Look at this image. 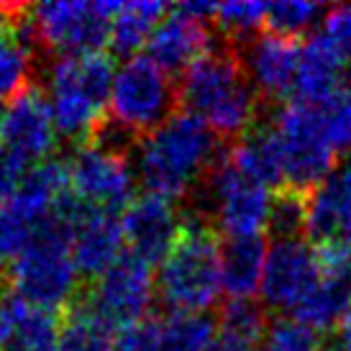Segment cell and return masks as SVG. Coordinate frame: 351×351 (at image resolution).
Segmentation results:
<instances>
[{
	"instance_id": "44dd1931",
	"label": "cell",
	"mask_w": 351,
	"mask_h": 351,
	"mask_svg": "<svg viewBox=\"0 0 351 351\" xmlns=\"http://www.w3.org/2000/svg\"><path fill=\"white\" fill-rule=\"evenodd\" d=\"M228 152H231L234 165L249 177H254L256 182L272 185L277 190L285 187L282 152H280V138L272 123L252 126L234 147H228Z\"/></svg>"
},
{
	"instance_id": "4316f807",
	"label": "cell",
	"mask_w": 351,
	"mask_h": 351,
	"mask_svg": "<svg viewBox=\"0 0 351 351\" xmlns=\"http://www.w3.org/2000/svg\"><path fill=\"white\" fill-rule=\"evenodd\" d=\"M318 113L323 136L328 138L336 154L351 152V88H341L331 98L311 103Z\"/></svg>"
},
{
	"instance_id": "484cf974",
	"label": "cell",
	"mask_w": 351,
	"mask_h": 351,
	"mask_svg": "<svg viewBox=\"0 0 351 351\" xmlns=\"http://www.w3.org/2000/svg\"><path fill=\"white\" fill-rule=\"evenodd\" d=\"M267 10L269 5L264 3H254V0H244V3H221L215 8V26L221 31L223 41L241 47L254 31H259L267 26Z\"/></svg>"
},
{
	"instance_id": "6da1fadb",
	"label": "cell",
	"mask_w": 351,
	"mask_h": 351,
	"mask_svg": "<svg viewBox=\"0 0 351 351\" xmlns=\"http://www.w3.org/2000/svg\"><path fill=\"white\" fill-rule=\"evenodd\" d=\"M180 106L193 113L218 138L244 136L259 116V93L254 90L241 47L221 41L193 62L182 75Z\"/></svg>"
},
{
	"instance_id": "277c9868",
	"label": "cell",
	"mask_w": 351,
	"mask_h": 351,
	"mask_svg": "<svg viewBox=\"0 0 351 351\" xmlns=\"http://www.w3.org/2000/svg\"><path fill=\"white\" fill-rule=\"evenodd\" d=\"M113 77V62L103 51L54 59L47 82L57 134L80 147L93 144L108 121Z\"/></svg>"
},
{
	"instance_id": "3957f363",
	"label": "cell",
	"mask_w": 351,
	"mask_h": 351,
	"mask_svg": "<svg viewBox=\"0 0 351 351\" xmlns=\"http://www.w3.org/2000/svg\"><path fill=\"white\" fill-rule=\"evenodd\" d=\"M72 223L75 218L62 205H54L36 234L8 269L0 272L10 293L47 311H67L77 300L80 269L72 256Z\"/></svg>"
},
{
	"instance_id": "ffe728a7",
	"label": "cell",
	"mask_w": 351,
	"mask_h": 351,
	"mask_svg": "<svg viewBox=\"0 0 351 351\" xmlns=\"http://www.w3.org/2000/svg\"><path fill=\"white\" fill-rule=\"evenodd\" d=\"M267 254L262 236H239L221 244L223 290L231 300H254L256 290H262Z\"/></svg>"
},
{
	"instance_id": "4dcf8cb0",
	"label": "cell",
	"mask_w": 351,
	"mask_h": 351,
	"mask_svg": "<svg viewBox=\"0 0 351 351\" xmlns=\"http://www.w3.org/2000/svg\"><path fill=\"white\" fill-rule=\"evenodd\" d=\"M321 339L318 331H313L311 326L300 323L298 318H277L267 328L264 341L259 351H318Z\"/></svg>"
},
{
	"instance_id": "d6a6232c",
	"label": "cell",
	"mask_w": 351,
	"mask_h": 351,
	"mask_svg": "<svg viewBox=\"0 0 351 351\" xmlns=\"http://www.w3.org/2000/svg\"><path fill=\"white\" fill-rule=\"evenodd\" d=\"M29 162L0 144V205L8 203L29 177Z\"/></svg>"
},
{
	"instance_id": "603a6c76",
	"label": "cell",
	"mask_w": 351,
	"mask_h": 351,
	"mask_svg": "<svg viewBox=\"0 0 351 351\" xmlns=\"http://www.w3.org/2000/svg\"><path fill=\"white\" fill-rule=\"evenodd\" d=\"M116 328L90 311L82 298L62 311V341L59 351H113Z\"/></svg>"
},
{
	"instance_id": "d590c367",
	"label": "cell",
	"mask_w": 351,
	"mask_h": 351,
	"mask_svg": "<svg viewBox=\"0 0 351 351\" xmlns=\"http://www.w3.org/2000/svg\"><path fill=\"white\" fill-rule=\"evenodd\" d=\"M339 351H351V311L339 323Z\"/></svg>"
},
{
	"instance_id": "5bb4252c",
	"label": "cell",
	"mask_w": 351,
	"mask_h": 351,
	"mask_svg": "<svg viewBox=\"0 0 351 351\" xmlns=\"http://www.w3.org/2000/svg\"><path fill=\"white\" fill-rule=\"evenodd\" d=\"M128 252L147 264L165 262L175 241L182 234V221L172 200L159 195H141L123 208L121 215Z\"/></svg>"
},
{
	"instance_id": "7c38bea8",
	"label": "cell",
	"mask_w": 351,
	"mask_h": 351,
	"mask_svg": "<svg viewBox=\"0 0 351 351\" xmlns=\"http://www.w3.org/2000/svg\"><path fill=\"white\" fill-rule=\"evenodd\" d=\"M321 280L295 311L298 321L313 331H328L351 311V249L339 244L315 246Z\"/></svg>"
},
{
	"instance_id": "5b68a950",
	"label": "cell",
	"mask_w": 351,
	"mask_h": 351,
	"mask_svg": "<svg viewBox=\"0 0 351 351\" xmlns=\"http://www.w3.org/2000/svg\"><path fill=\"white\" fill-rule=\"evenodd\" d=\"M223 290L221 236L213 226L187 215L182 234L156 274V293L175 313H203Z\"/></svg>"
},
{
	"instance_id": "ba28073f",
	"label": "cell",
	"mask_w": 351,
	"mask_h": 351,
	"mask_svg": "<svg viewBox=\"0 0 351 351\" xmlns=\"http://www.w3.org/2000/svg\"><path fill=\"white\" fill-rule=\"evenodd\" d=\"M282 152L285 187L313 195L336 169V152L323 136L318 113L311 103H285L272 121Z\"/></svg>"
},
{
	"instance_id": "f1b7e54d",
	"label": "cell",
	"mask_w": 351,
	"mask_h": 351,
	"mask_svg": "<svg viewBox=\"0 0 351 351\" xmlns=\"http://www.w3.org/2000/svg\"><path fill=\"white\" fill-rule=\"evenodd\" d=\"M36 228L39 226L31 223L29 218H23L13 205H0V272L8 269L10 264L26 252Z\"/></svg>"
},
{
	"instance_id": "2e32d148",
	"label": "cell",
	"mask_w": 351,
	"mask_h": 351,
	"mask_svg": "<svg viewBox=\"0 0 351 351\" xmlns=\"http://www.w3.org/2000/svg\"><path fill=\"white\" fill-rule=\"evenodd\" d=\"M123 244L126 239L118 213L82 205L72 223V256L82 277L98 280L100 274L108 272L123 256Z\"/></svg>"
},
{
	"instance_id": "52a82bcc",
	"label": "cell",
	"mask_w": 351,
	"mask_h": 351,
	"mask_svg": "<svg viewBox=\"0 0 351 351\" xmlns=\"http://www.w3.org/2000/svg\"><path fill=\"white\" fill-rule=\"evenodd\" d=\"M123 3H39L29 10V31L36 51L57 57L95 54L110 41L113 19Z\"/></svg>"
},
{
	"instance_id": "cb8c5ba5",
	"label": "cell",
	"mask_w": 351,
	"mask_h": 351,
	"mask_svg": "<svg viewBox=\"0 0 351 351\" xmlns=\"http://www.w3.org/2000/svg\"><path fill=\"white\" fill-rule=\"evenodd\" d=\"M215 341V321L203 313H169L162 318L165 351H210Z\"/></svg>"
},
{
	"instance_id": "8992f818",
	"label": "cell",
	"mask_w": 351,
	"mask_h": 351,
	"mask_svg": "<svg viewBox=\"0 0 351 351\" xmlns=\"http://www.w3.org/2000/svg\"><path fill=\"white\" fill-rule=\"evenodd\" d=\"M180 106V88L165 69L149 57L126 59L113 77L108 121L141 141L175 116Z\"/></svg>"
},
{
	"instance_id": "e0dca14e",
	"label": "cell",
	"mask_w": 351,
	"mask_h": 351,
	"mask_svg": "<svg viewBox=\"0 0 351 351\" xmlns=\"http://www.w3.org/2000/svg\"><path fill=\"white\" fill-rule=\"evenodd\" d=\"M213 34L205 21H197L182 10L172 8V13L156 23L149 39V59L167 75H185L187 67L210 51Z\"/></svg>"
},
{
	"instance_id": "4fadbf2b",
	"label": "cell",
	"mask_w": 351,
	"mask_h": 351,
	"mask_svg": "<svg viewBox=\"0 0 351 351\" xmlns=\"http://www.w3.org/2000/svg\"><path fill=\"white\" fill-rule=\"evenodd\" d=\"M0 144L26 162L47 159L57 144V126L49 100L39 85L0 108Z\"/></svg>"
},
{
	"instance_id": "9c48e42d",
	"label": "cell",
	"mask_w": 351,
	"mask_h": 351,
	"mask_svg": "<svg viewBox=\"0 0 351 351\" xmlns=\"http://www.w3.org/2000/svg\"><path fill=\"white\" fill-rule=\"evenodd\" d=\"M152 295H154L152 264L126 252L108 272L93 280L88 293L82 295V302L108 326L123 331L128 326L144 321Z\"/></svg>"
},
{
	"instance_id": "e575fe53",
	"label": "cell",
	"mask_w": 351,
	"mask_h": 351,
	"mask_svg": "<svg viewBox=\"0 0 351 351\" xmlns=\"http://www.w3.org/2000/svg\"><path fill=\"white\" fill-rule=\"evenodd\" d=\"M262 343H254L249 339H241V336H234V333H215V341L210 346V351H259Z\"/></svg>"
},
{
	"instance_id": "9a60e30c",
	"label": "cell",
	"mask_w": 351,
	"mask_h": 351,
	"mask_svg": "<svg viewBox=\"0 0 351 351\" xmlns=\"http://www.w3.org/2000/svg\"><path fill=\"white\" fill-rule=\"evenodd\" d=\"M300 39L280 36L272 31H262L244 54V64L249 72L254 90L262 100H282L295 90L298 67H300Z\"/></svg>"
},
{
	"instance_id": "7a4b0ae2",
	"label": "cell",
	"mask_w": 351,
	"mask_h": 351,
	"mask_svg": "<svg viewBox=\"0 0 351 351\" xmlns=\"http://www.w3.org/2000/svg\"><path fill=\"white\" fill-rule=\"evenodd\" d=\"M223 149V138L215 136L200 118L177 110L136 144V175L149 195L182 200L200 187Z\"/></svg>"
},
{
	"instance_id": "ac0fdd59",
	"label": "cell",
	"mask_w": 351,
	"mask_h": 351,
	"mask_svg": "<svg viewBox=\"0 0 351 351\" xmlns=\"http://www.w3.org/2000/svg\"><path fill=\"white\" fill-rule=\"evenodd\" d=\"M308 236L315 246L339 244L351 249V162L336 167L308 197Z\"/></svg>"
},
{
	"instance_id": "1f68e13d",
	"label": "cell",
	"mask_w": 351,
	"mask_h": 351,
	"mask_svg": "<svg viewBox=\"0 0 351 351\" xmlns=\"http://www.w3.org/2000/svg\"><path fill=\"white\" fill-rule=\"evenodd\" d=\"M113 351H165L162 346V318H144L116 333Z\"/></svg>"
},
{
	"instance_id": "7402d4cb",
	"label": "cell",
	"mask_w": 351,
	"mask_h": 351,
	"mask_svg": "<svg viewBox=\"0 0 351 351\" xmlns=\"http://www.w3.org/2000/svg\"><path fill=\"white\" fill-rule=\"evenodd\" d=\"M165 13H167L165 3H152V0L123 3V8L113 19V26H110V41H108V47L113 51V57L134 59V54L144 44H149L156 23H159V19Z\"/></svg>"
},
{
	"instance_id": "d6986e66",
	"label": "cell",
	"mask_w": 351,
	"mask_h": 351,
	"mask_svg": "<svg viewBox=\"0 0 351 351\" xmlns=\"http://www.w3.org/2000/svg\"><path fill=\"white\" fill-rule=\"evenodd\" d=\"M343 64L346 59L336 51L326 34L305 39L300 51V67L295 80V95L300 103H321L343 88Z\"/></svg>"
},
{
	"instance_id": "836d02e7",
	"label": "cell",
	"mask_w": 351,
	"mask_h": 351,
	"mask_svg": "<svg viewBox=\"0 0 351 351\" xmlns=\"http://www.w3.org/2000/svg\"><path fill=\"white\" fill-rule=\"evenodd\" d=\"M323 34L336 47V51L351 62V5H336L328 10Z\"/></svg>"
},
{
	"instance_id": "8fae6325",
	"label": "cell",
	"mask_w": 351,
	"mask_h": 351,
	"mask_svg": "<svg viewBox=\"0 0 351 351\" xmlns=\"http://www.w3.org/2000/svg\"><path fill=\"white\" fill-rule=\"evenodd\" d=\"M321 280L318 252L305 239L274 241L267 254L262 298L274 311H298Z\"/></svg>"
},
{
	"instance_id": "83f0119b",
	"label": "cell",
	"mask_w": 351,
	"mask_h": 351,
	"mask_svg": "<svg viewBox=\"0 0 351 351\" xmlns=\"http://www.w3.org/2000/svg\"><path fill=\"white\" fill-rule=\"evenodd\" d=\"M323 13L321 3H300V0H285V3H272L267 10V31L300 39L313 23Z\"/></svg>"
},
{
	"instance_id": "d4e9b609",
	"label": "cell",
	"mask_w": 351,
	"mask_h": 351,
	"mask_svg": "<svg viewBox=\"0 0 351 351\" xmlns=\"http://www.w3.org/2000/svg\"><path fill=\"white\" fill-rule=\"evenodd\" d=\"M308 197L295 190H277L272 197V210L267 221V231L274 241H290L308 236Z\"/></svg>"
},
{
	"instance_id": "30bf717a",
	"label": "cell",
	"mask_w": 351,
	"mask_h": 351,
	"mask_svg": "<svg viewBox=\"0 0 351 351\" xmlns=\"http://www.w3.org/2000/svg\"><path fill=\"white\" fill-rule=\"evenodd\" d=\"M69 190L82 205L118 213L126 208L134 190V172L126 154H118L100 144L80 147L67 162Z\"/></svg>"
},
{
	"instance_id": "f546056e",
	"label": "cell",
	"mask_w": 351,
	"mask_h": 351,
	"mask_svg": "<svg viewBox=\"0 0 351 351\" xmlns=\"http://www.w3.org/2000/svg\"><path fill=\"white\" fill-rule=\"evenodd\" d=\"M267 328L269 326H267L264 308L256 305L254 300H231L221 311V328L218 331L234 333V336L249 339L254 343H262Z\"/></svg>"
}]
</instances>
